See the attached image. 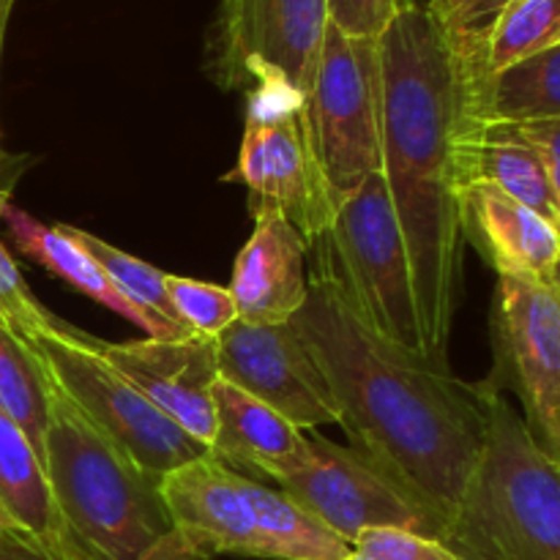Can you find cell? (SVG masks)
Masks as SVG:
<instances>
[{"mask_svg":"<svg viewBox=\"0 0 560 560\" xmlns=\"http://www.w3.org/2000/svg\"><path fill=\"white\" fill-rule=\"evenodd\" d=\"M293 326L326 375L350 448L424 509L446 545L485 448L481 388L366 331L312 277Z\"/></svg>","mask_w":560,"mask_h":560,"instance_id":"cell-1","label":"cell"},{"mask_svg":"<svg viewBox=\"0 0 560 560\" xmlns=\"http://www.w3.org/2000/svg\"><path fill=\"white\" fill-rule=\"evenodd\" d=\"M383 85V178L402 228L427 359L446 364L463 288L457 137L481 77L427 5L399 9L377 36Z\"/></svg>","mask_w":560,"mask_h":560,"instance_id":"cell-2","label":"cell"},{"mask_svg":"<svg viewBox=\"0 0 560 560\" xmlns=\"http://www.w3.org/2000/svg\"><path fill=\"white\" fill-rule=\"evenodd\" d=\"M42 463L55 509L85 560H140L173 530L159 481L55 386Z\"/></svg>","mask_w":560,"mask_h":560,"instance_id":"cell-3","label":"cell"},{"mask_svg":"<svg viewBox=\"0 0 560 560\" xmlns=\"http://www.w3.org/2000/svg\"><path fill=\"white\" fill-rule=\"evenodd\" d=\"M479 388L485 448L446 547L459 560H560V465L492 383Z\"/></svg>","mask_w":560,"mask_h":560,"instance_id":"cell-4","label":"cell"},{"mask_svg":"<svg viewBox=\"0 0 560 560\" xmlns=\"http://www.w3.org/2000/svg\"><path fill=\"white\" fill-rule=\"evenodd\" d=\"M310 249L312 279L326 284L366 331L427 359L408 246L383 173L342 200Z\"/></svg>","mask_w":560,"mask_h":560,"instance_id":"cell-5","label":"cell"},{"mask_svg":"<svg viewBox=\"0 0 560 560\" xmlns=\"http://www.w3.org/2000/svg\"><path fill=\"white\" fill-rule=\"evenodd\" d=\"M27 345L42 359L52 386L153 481L208 454L102 353L98 339L55 317Z\"/></svg>","mask_w":560,"mask_h":560,"instance_id":"cell-6","label":"cell"},{"mask_svg":"<svg viewBox=\"0 0 560 560\" xmlns=\"http://www.w3.org/2000/svg\"><path fill=\"white\" fill-rule=\"evenodd\" d=\"M312 153L337 208L383 170V85L377 38L328 25L304 98Z\"/></svg>","mask_w":560,"mask_h":560,"instance_id":"cell-7","label":"cell"},{"mask_svg":"<svg viewBox=\"0 0 560 560\" xmlns=\"http://www.w3.org/2000/svg\"><path fill=\"white\" fill-rule=\"evenodd\" d=\"M328 25V0H219L208 71L222 88L306 98Z\"/></svg>","mask_w":560,"mask_h":560,"instance_id":"cell-8","label":"cell"},{"mask_svg":"<svg viewBox=\"0 0 560 560\" xmlns=\"http://www.w3.org/2000/svg\"><path fill=\"white\" fill-rule=\"evenodd\" d=\"M228 180L244 184L255 202L279 208L301 233L306 249L326 233L337 213L306 135L304 98L295 93L277 88L246 93L244 140Z\"/></svg>","mask_w":560,"mask_h":560,"instance_id":"cell-9","label":"cell"},{"mask_svg":"<svg viewBox=\"0 0 560 560\" xmlns=\"http://www.w3.org/2000/svg\"><path fill=\"white\" fill-rule=\"evenodd\" d=\"M498 375L523 402V421L541 452L560 465V304L550 284L498 277Z\"/></svg>","mask_w":560,"mask_h":560,"instance_id":"cell-10","label":"cell"},{"mask_svg":"<svg viewBox=\"0 0 560 560\" xmlns=\"http://www.w3.org/2000/svg\"><path fill=\"white\" fill-rule=\"evenodd\" d=\"M310 446L306 465L277 485L348 545H353L355 536L366 528H405L441 539L435 520L416 506L370 459L315 432H310Z\"/></svg>","mask_w":560,"mask_h":560,"instance_id":"cell-11","label":"cell"},{"mask_svg":"<svg viewBox=\"0 0 560 560\" xmlns=\"http://www.w3.org/2000/svg\"><path fill=\"white\" fill-rule=\"evenodd\" d=\"M217 372L228 383L271 405L299 430L312 432L317 427L339 424L326 375L293 320L279 326L235 320L217 337Z\"/></svg>","mask_w":560,"mask_h":560,"instance_id":"cell-12","label":"cell"},{"mask_svg":"<svg viewBox=\"0 0 560 560\" xmlns=\"http://www.w3.org/2000/svg\"><path fill=\"white\" fill-rule=\"evenodd\" d=\"M102 353L162 410L186 435L211 452L217 438L213 383H217V339H135L98 342Z\"/></svg>","mask_w":560,"mask_h":560,"instance_id":"cell-13","label":"cell"},{"mask_svg":"<svg viewBox=\"0 0 560 560\" xmlns=\"http://www.w3.org/2000/svg\"><path fill=\"white\" fill-rule=\"evenodd\" d=\"M159 495L173 528L211 558H262L244 476L211 452L164 474L159 479Z\"/></svg>","mask_w":560,"mask_h":560,"instance_id":"cell-14","label":"cell"},{"mask_svg":"<svg viewBox=\"0 0 560 560\" xmlns=\"http://www.w3.org/2000/svg\"><path fill=\"white\" fill-rule=\"evenodd\" d=\"M255 230L235 255L230 295L238 320L252 326H279L301 312L310 295L306 244L279 208L255 202Z\"/></svg>","mask_w":560,"mask_h":560,"instance_id":"cell-15","label":"cell"},{"mask_svg":"<svg viewBox=\"0 0 560 560\" xmlns=\"http://www.w3.org/2000/svg\"><path fill=\"white\" fill-rule=\"evenodd\" d=\"M459 228L498 277L550 284L560 260L558 230L495 184H459Z\"/></svg>","mask_w":560,"mask_h":560,"instance_id":"cell-16","label":"cell"},{"mask_svg":"<svg viewBox=\"0 0 560 560\" xmlns=\"http://www.w3.org/2000/svg\"><path fill=\"white\" fill-rule=\"evenodd\" d=\"M211 394L217 410V438L211 443L213 457L233 470L244 468L273 481L306 465L312 454L310 435L277 413L271 405L260 402L224 377H217Z\"/></svg>","mask_w":560,"mask_h":560,"instance_id":"cell-17","label":"cell"},{"mask_svg":"<svg viewBox=\"0 0 560 560\" xmlns=\"http://www.w3.org/2000/svg\"><path fill=\"white\" fill-rule=\"evenodd\" d=\"M459 184L487 180L528 206L552 224L560 235V202L550 184L539 151L517 129V124L470 120L457 137Z\"/></svg>","mask_w":560,"mask_h":560,"instance_id":"cell-18","label":"cell"},{"mask_svg":"<svg viewBox=\"0 0 560 560\" xmlns=\"http://www.w3.org/2000/svg\"><path fill=\"white\" fill-rule=\"evenodd\" d=\"M0 506L16 520L27 539L49 560H85L55 509L36 446L3 408H0Z\"/></svg>","mask_w":560,"mask_h":560,"instance_id":"cell-19","label":"cell"},{"mask_svg":"<svg viewBox=\"0 0 560 560\" xmlns=\"http://www.w3.org/2000/svg\"><path fill=\"white\" fill-rule=\"evenodd\" d=\"M0 219H3L11 241H14V246L22 255L36 260L38 266L47 268L52 277L69 282L71 288L85 293L88 299H93L96 304L107 306V310L118 312L120 317H126V320H131L135 326H140L148 337L164 339L159 326H153L142 312H137L135 306L115 290V284L109 282V277L102 271V266H98L71 235H66L60 224L47 228V224L33 219L31 213L22 211V208H16L14 202L9 200L0 206Z\"/></svg>","mask_w":560,"mask_h":560,"instance_id":"cell-20","label":"cell"},{"mask_svg":"<svg viewBox=\"0 0 560 560\" xmlns=\"http://www.w3.org/2000/svg\"><path fill=\"white\" fill-rule=\"evenodd\" d=\"M560 118V44L490 77L470 82V120L528 124Z\"/></svg>","mask_w":560,"mask_h":560,"instance_id":"cell-21","label":"cell"},{"mask_svg":"<svg viewBox=\"0 0 560 560\" xmlns=\"http://www.w3.org/2000/svg\"><path fill=\"white\" fill-rule=\"evenodd\" d=\"M244 492L255 514L266 560H350L348 541L288 492L271 490L249 476H244Z\"/></svg>","mask_w":560,"mask_h":560,"instance_id":"cell-22","label":"cell"},{"mask_svg":"<svg viewBox=\"0 0 560 560\" xmlns=\"http://www.w3.org/2000/svg\"><path fill=\"white\" fill-rule=\"evenodd\" d=\"M60 228H63V233L71 235V238L102 266V271L107 273L109 282L115 284V290H118L137 312H142L153 326H159L164 339L197 337L191 328H186L184 323L178 320L173 304H170L167 273L153 268L151 262L140 260V257L129 255V252L118 249V246L107 244V241L88 233V230L71 228V224H60Z\"/></svg>","mask_w":560,"mask_h":560,"instance_id":"cell-23","label":"cell"},{"mask_svg":"<svg viewBox=\"0 0 560 560\" xmlns=\"http://www.w3.org/2000/svg\"><path fill=\"white\" fill-rule=\"evenodd\" d=\"M0 408L22 427L27 441L44 454L52 383L36 350L0 323Z\"/></svg>","mask_w":560,"mask_h":560,"instance_id":"cell-24","label":"cell"},{"mask_svg":"<svg viewBox=\"0 0 560 560\" xmlns=\"http://www.w3.org/2000/svg\"><path fill=\"white\" fill-rule=\"evenodd\" d=\"M560 44V0H512L481 49V77L498 74Z\"/></svg>","mask_w":560,"mask_h":560,"instance_id":"cell-25","label":"cell"},{"mask_svg":"<svg viewBox=\"0 0 560 560\" xmlns=\"http://www.w3.org/2000/svg\"><path fill=\"white\" fill-rule=\"evenodd\" d=\"M167 295L175 315L197 337L217 339L238 320V310L228 288L167 273Z\"/></svg>","mask_w":560,"mask_h":560,"instance_id":"cell-26","label":"cell"},{"mask_svg":"<svg viewBox=\"0 0 560 560\" xmlns=\"http://www.w3.org/2000/svg\"><path fill=\"white\" fill-rule=\"evenodd\" d=\"M512 0H430L427 11L443 33L452 38L454 47L470 60H479L485 38L492 22L498 20Z\"/></svg>","mask_w":560,"mask_h":560,"instance_id":"cell-27","label":"cell"},{"mask_svg":"<svg viewBox=\"0 0 560 560\" xmlns=\"http://www.w3.org/2000/svg\"><path fill=\"white\" fill-rule=\"evenodd\" d=\"M0 323L25 342L55 323V315H49L42 301L31 293L3 241H0Z\"/></svg>","mask_w":560,"mask_h":560,"instance_id":"cell-28","label":"cell"},{"mask_svg":"<svg viewBox=\"0 0 560 560\" xmlns=\"http://www.w3.org/2000/svg\"><path fill=\"white\" fill-rule=\"evenodd\" d=\"M350 560H459L441 539L405 528H366L350 545Z\"/></svg>","mask_w":560,"mask_h":560,"instance_id":"cell-29","label":"cell"},{"mask_svg":"<svg viewBox=\"0 0 560 560\" xmlns=\"http://www.w3.org/2000/svg\"><path fill=\"white\" fill-rule=\"evenodd\" d=\"M397 11V0H328L331 25L355 38H377Z\"/></svg>","mask_w":560,"mask_h":560,"instance_id":"cell-30","label":"cell"},{"mask_svg":"<svg viewBox=\"0 0 560 560\" xmlns=\"http://www.w3.org/2000/svg\"><path fill=\"white\" fill-rule=\"evenodd\" d=\"M523 131L525 140L539 151L541 162H545L550 184L556 189V197L560 202V118L550 120H528V124H517Z\"/></svg>","mask_w":560,"mask_h":560,"instance_id":"cell-31","label":"cell"},{"mask_svg":"<svg viewBox=\"0 0 560 560\" xmlns=\"http://www.w3.org/2000/svg\"><path fill=\"white\" fill-rule=\"evenodd\" d=\"M140 560H211L202 547H197L189 536H184L180 530H170L162 541L151 547Z\"/></svg>","mask_w":560,"mask_h":560,"instance_id":"cell-32","label":"cell"},{"mask_svg":"<svg viewBox=\"0 0 560 560\" xmlns=\"http://www.w3.org/2000/svg\"><path fill=\"white\" fill-rule=\"evenodd\" d=\"M0 560H49L27 536L14 534L0 539Z\"/></svg>","mask_w":560,"mask_h":560,"instance_id":"cell-33","label":"cell"},{"mask_svg":"<svg viewBox=\"0 0 560 560\" xmlns=\"http://www.w3.org/2000/svg\"><path fill=\"white\" fill-rule=\"evenodd\" d=\"M14 534L25 536V530H22L20 525H16V520L11 517L3 506H0V539H3V536H14Z\"/></svg>","mask_w":560,"mask_h":560,"instance_id":"cell-34","label":"cell"},{"mask_svg":"<svg viewBox=\"0 0 560 560\" xmlns=\"http://www.w3.org/2000/svg\"><path fill=\"white\" fill-rule=\"evenodd\" d=\"M16 0H0V58H3V42H5V27H9L11 9H14Z\"/></svg>","mask_w":560,"mask_h":560,"instance_id":"cell-35","label":"cell"},{"mask_svg":"<svg viewBox=\"0 0 560 560\" xmlns=\"http://www.w3.org/2000/svg\"><path fill=\"white\" fill-rule=\"evenodd\" d=\"M9 200V186H5V159L3 151H0V206Z\"/></svg>","mask_w":560,"mask_h":560,"instance_id":"cell-36","label":"cell"},{"mask_svg":"<svg viewBox=\"0 0 560 560\" xmlns=\"http://www.w3.org/2000/svg\"><path fill=\"white\" fill-rule=\"evenodd\" d=\"M550 288H552V293H556V299H558V304H560V260H558L556 271H552V279H550Z\"/></svg>","mask_w":560,"mask_h":560,"instance_id":"cell-37","label":"cell"},{"mask_svg":"<svg viewBox=\"0 0 560 560\" xmlns=\"http://www.w3.org/2000/svg\"><path fill=\"white\" fill-rule=\"evenodd\" d=\"M413 3H419V0H397L399 9H405V5H413Z\"/></svg>","mask_w":560,"mask_h":560,"instance_id":"cell-38","label":"cell"}]
</instances>
